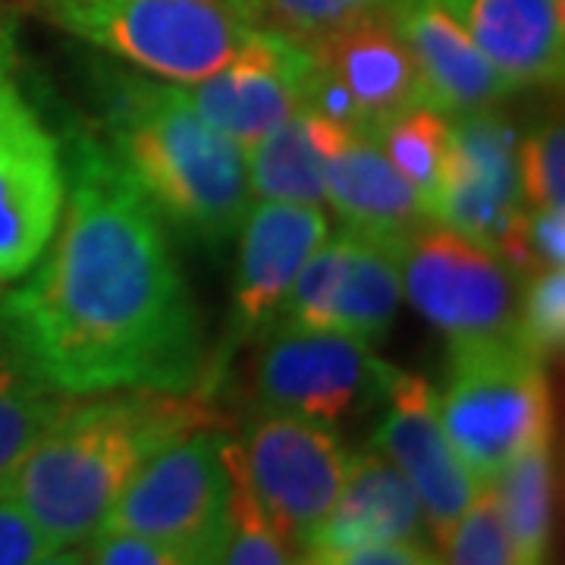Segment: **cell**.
Returning a JSON list of instances; mask_svg holds the SVG:
<instances>
[{"instance_id": "cell-1", "label": "cell", "mask_w": 565, "mask_h": 565, "mask_svg": "<svg viewBox=\"0 0 565 565\" xmlns=\"http://www.w3.org/2000/svg\"><path fill=\"white\" fill-rule=\"evenodd\" d=\"M61 148V226L20 286L0 296L3 333L63 399H207L202 315L158 211L92 126H70Z\"/></svg>"}, {"instance_id": "cell-2", "label": "cell", "mask_w": 565, "mask_h": 565, "mask_svg": "<svg viewBox=\"0 0 565 565\" xmlns=\"http://www.w3.org/2000/svg\"><path fill=\"white\" fill-rule=\"evenodd\" d=\"M211 422L217 415L202 396L107 393L66 399L25 452L7 493L54 550L82 546L102 531L141 465L185 430Z\"/></svg>"}, {"instance_id": "cell-3", "label": "cell", "mask_w": 565, "mask_h": 565, "mask_svg": "<svg viewBox=\"0 0 565 565\" xmlns=\"http://www.w3.org/2000/svg\"><path fill=\"white\" fill-rule=\"evenodd\" d=\"M98 107L92 129L163 226L207 248L236 239L252 204L243 148L204 120L185 85L102 70Z\"/></svg>"}, {"instance_id": "cell-4", "label": "cell", "mask_w": 565, "mask_h": 565, "mask_svg": "<svg viewBox=\"0 0 565 565\" xmlns=\"http://www.w3.org/2000/svg\"><path fill=\"white\" fill-rule=\"evenodd\" d=\"M29 7L107 57L185 88L217 73L255 29L239 0H29Z\"/></svg>"}, {"instance_id": "cell-5", "label": "cell", "mask_w": 565, "mask_h": 565, "mask_svg": "<svg viewBox=\"0 0 565 565\" xmlns=\"http://www.w3.org/2000/svg\"><path fill=\"white\" fill-rule=\"evenodd\" d=\"M437 412L468 471L490 484L522 449L553 434L546 362L515 337L449 343Z\"/></svg>"}, {"instance_id": "cell-6", "label": "cell", "mask_w": 565, "mask_h": 565, "mask_svg": "<svg viewBox=\"0 0 565 565\" xmlns=\"http://www.w3.org/2000/svg\"><path fill=\"white\" fill-rule=\"evenodd\" d=\"M230 437L221 422L185 430L122 487L104 531L223 556L230 515Z\"/></svg>"}, {"instance_id": "cell-7", "label": "cell", "mask_w": 565, "mask_h": 565, "mask_svg": "<svg viewBox=\"0 0 565 565\" xmlns=\"http://www.w3.org/2000/svg\"><path fill=\"white\" fill-rule=\"evenodd\" d=\"M239 459L267 522L299 556H308L349 471V449L337 427L289 412H264L239 444Z\"/></svg>"}, {"instance_id": "cell-8", "label": "cell", "mask_w": 565, "mask_h": 565, "mask_svg": "<svg viewBox=\"0 0 565 565\" xmlns=\"http://www.w3.org/2000/svg\"><path fill=\"white\" fill-rule=\"evenodd\" d=\"M403 296L449 343L515 330V270L490 245L437 221H424L403 243Z\"/></svg>"}, {"instance_id": "cell-9", "label": "cell", "mask_w": 565, "mask_h": 565, "mask_svg": "<svg viewBox=\"0 0 565 565\" xmlns=\"http://www.w3.org/2000/svg\"><path fill=\"white\" fill-rule=\"evenodd\" d=\"M399 367L381 362L371 343L343 330L277 321L255 362V393L267 412L337 424L384 399Z\"/></svg>"}, {"instance_id": "cell-10", "label": "cell", "mask_w": 565, "mask_h": 565, "mask_svg": "<svg viewBox=\"0 0 565 565\" xmlns=\"http://www.w3.org/2000/svg\"><path fill=\"white\" fill-rule=\"evenodd\" d=\"M63 204L61 139L7 73L0 76V289L41 262L61 226Z\"/></svg>"}, {"instance_id": "cell-11", "label": "cell", "mask_w": 565, "mask_h": 565, "mask_svg": "<svg viewBox=\"0 0 565 565\" xmlns=\"http://www.w3.org/2000/svg\"><path fill=\"white\" fill-rule=\"evenodd\" d=\"M330 236L321 204L258 202L248 204L239 223V255L233 274V311L221 345L207 359L204 396L223 384L226 362L239 345L264 337L286 302V292L311 258V252Z\"/></svg>"}, {"instance_id": "cell-12", "label": "cell", "mask_w": 565, "mask_h": 565, "mask_svg": "<svg viewBox=\"0 0 565 565\" xmlns=\"http://www.w3.org/2000/svg\"><path fill=\"white\" fill-rule=\"evenodd\" d=\"M427 217L490 245L500 258L512 245L525 204L519 192V132L490 110L449 120V158Z\"/></svg>"}, {"instance_id": "cell-13", "label": "cell", "mask_w": 565, "mask_h": 565, "mask_svg": "<svg viewBox=\"0 0 565 565\" xmlns=\"http://www.w3.org/2000/svg\"><path fill=\"white\" fill-rule=\"evenodd\" d=\"M311 76L302 41L255 25L217 73L189 85V98L221 136L248 148L308 107Z\"/></svg>"}, {"instance_id": "cell-14", "label": "cell", "mask_w": 565, "mask_h": 565, "mask_svg": "<svg viewBox=\"0 0 565 565\" xmlns=\"http://www.w3.org/2000/svg\"><path fill=\"white\" fill-rule=\"evenodd\" d=\"M384 403L386 412L371 446H377L415 490L424 525L444 546L449 531L484 484L468 471L456 446L449 444L437 412V390L424 377L396 371Z\"/></svg>"}, {"instance_id": "cell-15", "label": "cell", "mask_w": 565, "mask_h": 565, "mask_svg": "<svg viewBox=\"0 0 565 565\" xmlns=\"http://www.w3.org/2000/svg\"><path fill=\"white\" fill-rule=\"evenodd\" d=\"M323 202L337 211L343 230L359 236L405 243L424 221L422 199L386 161L367 132L323 117Z\"/></svg>"}, {"instance_id": "cell-16", "label": "cell", "mask_w": 565, "mask_h": 565, "mask_svg": "<svg viewBox=\"0 0 565 565\" xmlns=\"http://www.w3.org/2000/svg\"><path fill=\"white\" fill-rule=\"evenodd\" d=\"M386 13L415 61L424 107L459 117L490 110L512 95V85L487 63L437 0H393Z\"/></svg>"}, {"instance_id": "cell-17", "label": "cell", "mask_w": 565, "mask_h": 565, "mask_svg": "<svg viewBox=\"0 0 565 565\" xmlns=\"http://www.w3.org/2000/svg\"><path fill=\"white\" fill-rule=\"evenodd\" d=\"M302 44L323 76L352 98L362 117V132H371L405 107L422 104L415 61L386 10Z\"/></svg>"}, {"instance_id": "cell-18", "label": "cell", "mask_w": 565, "mask_h": 565, "mask_svg": "<svg viewBox=\"0 0 565 565\" xmlns=\"http://www.w3.org/2000/svg\"><path fill=\"white\" fill-rule=\"evenodd\" d=\"M512 92L559 85L565 70L563 0H437Z\"/></svg>"}, {"instance_id": "cell-19", "label": "cell", "mask_w": 565, "mask_h": 565, "mask_svg": "<svg viewBox=\"0 0 565 565\" xmlns=\"http://www.w3.org/2000/svg\"><path fill=\"white\" fill-rule=\"evenodd\" d=\"M424 512L415 490L377 446L349 452L340 500L311 537L308 556H330L352 546L424 541Z\"/></svg>"}, {"instance_id": "cell-20", "label": "cell", "mask_w": 565, "mask_h": 565, "mask_svg": "<svg viewBox=\"0 0 565 565\" xmlns=\"http://www.w3.org/2000/svg\"><path fill=\"white\" fill-rule=\"evenodd\" d=\"M243 163L252 199L323 204V117L305 107L243 148Z\"/></svg>"}, {"instance_id": "cell-21", "label": "cell", "mask_w": 565, "mask_h": 565, "mask_svg": "<svg viewBox=\"0 0 565 565\" xmlns=\"http://www.w3.org/2000/svg\"><path fill=\"white\" fill-rule=\"evenodd\" d=\"M349 233L333 330L377 343L390 333L403 302V243Z\"/></svg>"}, {"instance_id": "cell-22", "label": "cell", "mask_w": 565, "mask_h": 565, "mask_svg": "<svg viewBox=\"0 0 565 565\" xmlns=\"http://www.w3.org/2000/svg\"><path fill=\"white\" fill-rule=\"evenodd\" d=\"M512 565H546L553 534V437L522 449L490 481Z\"/></svg>"}, {"instance_id": "cell-23", "label": "cell", "mask_w": 565, "mask_h": 565, "mask_svg": "<svg viewBox=\"0 0 565 565\" xmlns=\"http://www.w3.org/2000/svg\"><path fill=\"white\" fill-rule=\"evenodd\" d=\"M66 399L41 384L0 327V493L13 481L25 452L54 424Z\"/></svg>"}, {"instance_id": "cell-24", "label": "cell", "mask_w": 565, "mask_h": 565, "mask_svg": "<svg viewBox=\"0 0 565 565\" xmlns=\"http://www.w3.org/2000/svg\"><path fill=\"white\" fill-rule=\"evenodd\" d=\"M367 136L377 141L386 161L415 189L427 214V202L437 195L449 158V117L418 104L377 122Z\"/></svg>"}, {"instance_id": "cell-25", "label": "cell", "mask_w": 565, "mask_h": 565, "mask_svg": "<svg viewBox=\"0 0 565 565\" xmlns=\"http://www.w3.org/2000/svg\"><path fill=\"white\" fill-rule=\"evenodd\" d=\"M230 515H226V541H223L221 565H308V556H299L292 546L267 522L252 487L245 481L239 444L230 440Z\"/></svg>"}, {"instance_id": "cell-26", "label": "cell", "mask_w": 565, "mask_h": 565, "mask_svg": "<svg viewBox=\"0 0 565 565\" xmlns=\"http://www.w3.org/2000/svg\"><path fill=\"white\" fill-rule=\"evenodd\" d=\"M345 252H349V233L340 230L337 236H327L311 258L302 264L296 280L286 292L280 308L282 323L296 327H315V330H333V311H337V292L343 280Z\"/></svg>"}, {"instance_id": "cell-27", "label": "cell", "mask_w": 565, "mask_h": 565, "mask_svg": "<svg viewBox=\"0 0 565 565\" xmlns=\"http://www.w3.org/2000/svg\"><path fill=\"white\" fill-rule=\"evenodd\" d=\"M255 25L311 41L349 22L384 13L393 0H239Z\"/></svg>"}, {"instance_id": "cell-28", "label": "cell", "mask_w": 565, "mask_h": 565, "mask_svg": "<svg viewBox=\"0 0 565 565\" xmlns=\"http://www.w3.org/2000/svg\"><path fill=\"white\" fill-rule=\"evenodd\" d=\"M522 292L515 302L512 337L550 362L563 352L565 343V274L563 267H541L522 274Z\"/></svg>"}, {"instance_id": "cell-29", "label": "cell", "mask_w": 565, "mask_h": 565, "mask_svg": "<svg viewBox=\"0 0 565 565\" xmlns=\"http://www.w3.org/2000/svg\"><path fill=\"white\" fill-rule=\"evenodd\" d=\"M519 192L525 211L565 207V132L544 120L519 136Z\"/></svg>"}, {"instance_id": "cell-30", "label": "cell", "mask_w": 565, "mask_h": 565, "mask_svg": "<svg viewBox=\"0 0 565 565\" xmlns=\"http://www.w3.org/2000/svg\"><path fill=\"white\" fill-rule=\"evenodd\" d=\"M444 565H512L509 537L490 484L481 487V493L465 509L444 541Z\"/></svg>"}, {"instance_id": "cell-31", "label": "cell", "mask_w": 565, "mask_h": 565, "mask_svg": "<svg viewBox=\"0 0 565 565\" xmlns=\"http://www.w3.org/2000/svg\"><path fill=\"white\" fill-rule=\"evenodd\" d=\"M82 550L88 565H221V556L211 553L161 544L126 531H104V527L95 537H88Z\"/></svg>"}, {"instance_id": "cell-32", "label": "cell", "mask_w": 565, "mask_h": 565, "mask_svg": "<svg viewBox=\"0 0 565 565\" xmlns=\"http://www.w3.org/2000/svg\"><path fill=\"white\" fill-rule=\"evenodd\" d=\"M54 550L10 493H0V565H35Z\"/></svg>"}, {"instance_id": "cell-33", "label": "cell", "mask_w": 565, "mask_h": 565, "mask_svg": "<svg viewBox=\"0 0 565 565\" xmlns=\"http://www.w3.org/2000/svg\"><path fill=\"white\" fill-rule=\"evenodd\" d=\"M323 565H444L440 553L430 550L424 541H390V544H364L330 553V556H311Z\"/></svg>"}, {"instance_id": "cell-34", "label": "cell", "mask_w": 565, "mask_h": 565, "mask_svg": "<svg viewBox=\"0 0 565 565\" xmlns=\"http://www.w3.org/2000/svg\"><path fill=\"white\" fill-rule=\"evenodd\" d=\"M20 57V44H17V20L7 7V0H0V76L17 70Z\"/></svg>"}, {"instance_id": "cell-35", "label": "cell", "mask_w": 565, "mask_h": 565, "mask_svg": "<svg viewBox=\"0 0 565 565\" xmlns=\"http://www.w3.org/2000/svg\"><path fill=\"white\" fill-rule=\"evenodd\" d=\"M35 565H88L85 563V550L82 546H61V550H51L44 559Z\"/></svg>"}, {"instance_id": "cell-36", "label": "cell", "mask_w": 565, "mask_h": 565, "mask_svg": "<svg viewBox=\"0 0 565 565\" xmlns=\"http://www.w3.org/2000/svg\"><path fill=\"white\" fill-rule=\"evenodd\" d=\"M308 565H323V563H318V559H311V556H308Z\"/></svg>"}]
</instances>
